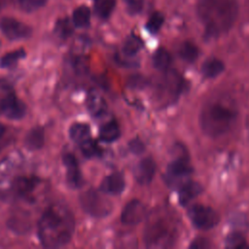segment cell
Segmentation results:
<instances>
[{"instance_id":"cell-7","label":"cell","mask_w":249,"mask_h":249,"mask_svg":"<svg viewBox=\"0 0 249 249\" xmlns=\"http://www.w3.org/2000/svg\"><path fill=\"white\" fill-rule=\"evenodd\" d=\"M0 110L9 119L18 120L24 116L25 105L13 93L8 94L0 103Z\"/></svg>"},{"instance_id":"cell-13","label":"cell","mask_w":249,"mask_h":249,"mask_svg":"<svg viewBox=\"0 0 249 249\" xmlns=\"http://www.w3.org/2000/svg\"><path fill=\"white\" fill-rule=\"evenodd\" d=\"M167 171L171 178H185L191 174L192 168L187 159L178 158L169 164Z\"/></svg>"},{"instance_id":"cell-4","label":"cell","mask_w":249,"mask_h":249,"mask_svg":"<svg viewBox=\"0 0 249 249\" xmlns=\"http://www.w3.org/2000/svg\"><path fill=\"white\" fill-rule=\"evenodd\" d=\"M80 201L83 209L94 217H104L108 215L112 209L110 200L94 190H89L82 194Z\"/></svg>"},{"instance_id":"cell-33","label":"cell","mask_w":249,"mask_h":249,"mask_svg":"<svg viewBox=\"0 0 249 249\" xmlns=\"http://www.w3.org/2000/svg\"><path fill=\"white\" fill-rule=\"evenodd\" d=\"M57 31L60 34V36L66 37L72 32V29H71V26L69 25V23L67 21H63V22L60 23V25L57 26Z\"/></svg>"},{"instance_id":"cell-28","label":"cell","mask_w":249,"mask_h":249,"mask_svg":"<svg viewBox=\"0 0 249 249\" xmlns=\"http://www.w3.org/2000/svg\"><path fill=\"white\" fill-rule=\"evenodd\" d=\"M140 48V42L135 37H130L126 40L124 46V52L127 55H132L138 52Z\"/></svg>"},{"instance_id":"cell-20","label":"cell","mask_w":249,"mask_h":249,"mask_svg":"<svg viewBox=\"0 0 249 249\" xmlns=\"http://www.w3.org/2000/svg\"><path fill=\"white\" fill-rule=\"evenodd\" d=\"M38 179L34 177H18L14 182V189L18 194H27L37 185Z\"/></svg>"},{"instance_id":"cell-5","label":"cell","mask_w":249,"mask_h":249,"mask_svg":"<svg viewBox=\"0 0 249 249\" xmlns=\"http://www.w3.org/2000/svg\"><path fill=\"white\" fill-rule=\"evenodd\" d=\"M188 215L196 228L203 230L213 228L219 221V216L214 209L201 204L192 206L188 211Z\"/></svg>"},{"instance_id":"cell-19","label":"cell","mask_w":249,"mask_h":249,"mask_svg":"<svg viewBox=\"0 0 249 249\" xmlns=\"http://www.w3.org/2000/svg\"><path fill=\"white\" fill-rule=\"evenodd\" d=\"M90 128L89 124L83 123H76L71 125L69 128V136L70 138L78 143H82L86 139L89 137Z\"/></svg>"},{"instance_id":"cell-32","label":"cell","mask_w":249,"mask_h":249,"mask_svg":"<svg viewBox=\"0 0 249 249\" xmlns=\"http://www.w3.org/2000/svg\"><path fill=\"white\" fill-rule=\"evenodd\" d=\"M129 150L133 154H141L144 151V144L139 139H133L129 142Z\"/></svg>"},{"instance_id":"cell-30","label":"cell","mask_w":249,"mask_h":249,"mask_svg":"<svg viewBox=\"0 0 249 249\" xmlns=\"http://www.w3.org/2000/svg\"><path fill=\"white\" fill-rule=\"evenodd\" d=\"M228 245L231 247H235V248H240V247L246 246L243 236L239 233H233L231 236H229Z\"/></svg>"},{"instance_id":"cell-21","label":"cell","mask_w":249,"mask_h":249,"mask_svg":"<svg viewBox=\"0 0 249 249\" xmlns=\"http://www.w3.org/2000/svg\"><path fill=\"white\" fill-rule=\"evenodd\" d=\"M171 63L170 53L163 48L159 49L153 56V64L159 70H165Z\"/></svg>"},{"instance_id":"cell-29","label":"cell","mask_w":249,"mask_h":249,"mask_svg":"<svg viewBox=\"0 0 249 249\" xmlns=\"http://www.w3.org/2000/svg\"><path fill=\"white\" fill-rule=\"evenodd\" d=\"M47 0H19L20 6L26 11H33L42 7Z\"/></svg>"},{"instance_id":"cell-9","label":"cell","mask_w":249,"mask_h":249,"mask_svg":"<svg viewBox=\"0 0 249 249\" xmlns=\"http://www.w3.org/2000/svg\"><path fill=\"white\" fill-rule=\"evenodd\" d=\"M63 162L66 166V177L67 182L71 187H79L82 183L81 173L78 167V162L72 154H65L62 158Z\"/></svg>"},{"instance_id":"cell-8","label":"cell","mask_w":249,"mask_h":249,"mask_svg":"<svg viewBox=\"0 0 249 249\" xmlns=\"http://www.w3.org/2000/svg\"><path fill=\"white\" fill-rule=\"evenodd\" d=\"M145 213L146 209L141 201L131 200L124 206L121 215V219L124 224L135 225L144 218Z\"/></svg>"},{"instance_id":"cell-34","label":"cell","mask_w":249,"mask_h":249,"mask_svg":"<svg viewBox=\"0 0 249 249\" xmlns=\"http://www.w3.org/2000/svg\"><path fill=\"white\" fill-rule=\"evenodd\" d=\"M191 248H196V249H199V248H206L209 247V243L208 240L205 238H197L196 239L190 246Z\"/></svg>"},{"instance_id":"cell-12","label":"cell","mask_w":249,"mask_h":249,"mask_svg":"<svg viewBox=\"0 0 249 249\" xmlns=\"http://www.w3.org/2000/svg\"><path fill=\"white\" fill-rule=\"evenodd\" d=\"M163 91L167 92L168 95L174 97L175 94L180 92L182 87V79L175 71H168L162 80Z\"/></svg>"},{"instance_id":"cell-31","label":"cell","mask_w":249,"mask_h":249,"mask_svg":"<svg viewBox=\"0 0 249 249\" xmlns=\"http://www.w3.org/2000/svg\"><path fill=\"white\" fill-rule=\"evenodd\" d=\"M127 9L130 13H139L143 7V0H126Z\"/></svg>"},{"instance_id":"cell-6","label":"cell","mask_w":249,"mask_h":249,"mask_svg":"<svg viewBox=\"0 0 249 249\" xmlns=\"http://www.w3.org/2000/svg\"><path fill=\"white\" fill-rule=\"evenodd\" d=\"M0 28L2 32L12 40L27 38L31 34V28L12 18H3L0 20Z\"/></svg>"},{"instance_id":"cell-17","label":"cell","mask_w":249,"mask_h":249,"mask_svg":"<svg viewBox=\"0 0 249 249\" xmlns=\"http://www.w3.org/2000/svg\"><path fill=\"white\" fill-rule=\"evenodd\" d=\"M121 131L118 124L115 121H111L103 124L99 130L100 139L105 142H113L120 137Z\"/></svg>"},{"instance_id":"cell-25","label":"cell","mask_w":249,"mask_h":249,"mask_svg":"<svg viewBox=\"0 0 249 249\" xmlns=\"http://www.w3.org/2000/svg\"><path fill=\"white\" fill-rule=\"evenodd\" d=\"M114 7L115 0H96L95 11L100 18H106L110 16Z\"/></svg>"},{"instance_id":"cell-15","label":"cell","mask_w":249,"mask_h":249,"mask_svg":"<svg viewBox=\"0 0 249 249\" xmlns=\"http://www.w3.org/2000/svg\"><path fill=\"white\" fill-rule=\"evenodd\" d=\"M201 192L199 184L195 182H188L184 184L179 193V199L182 204H187L189 201L194 199Z\"/></svg>"},{"instance_id":"cell-14","label":"cell","mask_w":249,"mask_h":249,"mask_svg":"<svg viewBox=\"0 0 249 249\" xmlns=\"http://www.w3.org/2000/svg\"><path fill=\"white\" fill-rule=\"evenodd\" d=\"M45 142V133L44 129L40 126L32 128L25 137V145L28 149L38 150L40 149Z\"/></svg>"},{"instance_id":"cell-2","label":"cell","mask_w":249,"mask_h":249,"mask_svg":"<svg viewBox=\"0 0 249 249\" xmlns=\"http://www.w3.org/2000/svg\"><path fill=\"white\" fill-rule=\"evenodd\" d=\"M198 15L207 31L218 34L231 27L237 17L235 0H202L198 5Z\"/></svg>"},{"instance_id":"cell-27","label":"cell","mask_w":249,"mask_h":249,"mask_svg":"<svg viewBox=\"0 0 249 249\" xmlns=\"http://www.w3.org/2000/svg\"><path fill=\"white\" fill-rule=\"evenodd\" d=\"M162 22H163L162 15L160 13H155L150 17L147 22V28L151 32H157L161 27Z\"/></svg>"},{"instance_id":"cell-3","label":"cell","mask_w":249,"mask_h":249,"mask_svg":"<svg viewBox=\"0 0 249 249\" xmlns=\"http://www.w3.org/2000/svg\"><path fill=\"white\" fill-rule=\"evenodd\" d=\"M235 119L236 114L231 108L222 103H210L202 109L199 124L205 134L217 137L230 130Z\"/></svg>"},{"instance_id":"cell-18","label":"cell","mask_w":249,"mask_h":249,"mask_svg":"<svg viewBox=\"0 0 249 249\" xmlns=\"http://www.w3.org/2000/svg\"><path fill=\"white\" fill-rule=\"evenodd\" d=\"M87 104L89 111L95 117L102 115L106 110V103L104 99L96 92H90L89 94Z\"/></svg>"},{"instance_id":"cell-26","label":"cell","mask_w":249,"mask_h":249,"mask_svg":"<svg viewBox=\"0 0 249 249\" xmlns=\"http://www.w3.org/2000/svg\"><path fill=\"white\" fill-rule=\"evenodd\" d=\"M80 144H81V151L85 157L90 158V157L98 155L100 152V149H99L97 143L89 138L86 139L85 141H83Z\"/></svg>"},{"instance_id":"cell-1","label":"cell","mask_w":249,"mask_h":249,"mask_svg":"<svg viewBox=\"0 0 249 249\" xmlns=\"http://www.w3.org/2000/svg\"><path fill=\"white\" fill-rule=\"evenodd\" d=\"M74 230L72 214L60 206L45 211L39 222V236L47 247H60L68 243Z\"/></svg>"},{"instance_id":"cell-24","label":"cell","mask_w":249,"mask_h":249,"mask_svg":"<svg viewBox=\"0 0 249 249\" xmlns=\"http://www.w3.org/2000/svg\"><path fill=\"white\" fill-rule=\"evenodd\" d=\"M24 55H25V53L23 50H18V51L8 53L0 58V67H2V68L12 67L20 58L24 57Z\"/></svg>"},{"instance_id":"cell-11","label":"cell","mask_w":249,"mask_h":249,"mask_svg":"<svg viewBox=\"0 0 249 249\" xmlns=\"http://www.w3.org/2000/svg\"><path fill=\"white\" fill-rule=\"evenodd\" d=\"M124 178L121 173H113L107 176L101 183L100 189L107 194L119 195L124 189Z\"/></svg>"},{"instance_id":"cell-22","label":"cell","mask_w":249,"mask_h":249,"mask_svg":"<svg viewBox=\"0 0 249 249\" xmlns=\"http://www.w3.org/2000/svg\"><path fill=\"white\" fill-rule=\"evenodd\" d=\"M89 19L90 11L87 6H80L73 13V22L78 27H85L89 25Z\"/></svg>"},{"instance_id":"cell-23","label":"cell","mask_w":249,"mask_h":249,"mask_svg":"<svg viewBox=\"0 0 249 249\" xmlns=\"http://www.w3.org/2000/svg\"><path fill=\"white\" fill-rule=\"evenodd\" d=\"M180 56L189 62H193L194 60L196 59L198 55V49L197 47L192 43V42H185L181 45L180 50H179Z\"/></svg>"},{"instance_id":"cell-10","label":"cell","mask_w":249,"mask_h":249,"mask_svg":"<svg viewBox=\"0 0 249 249\" xmlns=\"http://www.w3.org/2000/svg\"><path fill=\"white\" fill-rule=\"evenodd\" d=\"M156 171L155 161L151 158L142 160L136 167L135 178L138 183L145 185L152 181Z\"/></svg>"},{"instance_id":"cell-35","label":"cell","mask_w":249,"mask_h":249,"mask_svg":"<svg viewBox=\"0 0 249 249\" xmlns=\"http://www.w3.org/2000/svg\"><path fill=\"white\" fill-rule=\"evenodd\" d=\"M4 132H5V127H4V125L2 124H0V138L3 136Z\"/></svg>"},{"instance_id":"cell-16","label":"cell","mask_w":249,"mask_h":249,"mask_svg":"<svg viewBox=\"0 0 249 249\" xmlns=\"http://www.w3.org/2000/svg\"><path fill=\"white\" fill-rule=\"evenodd\" d=\"M223 70L224 63L218 58L207 59L201 66V73L205 78H214L222 73Z\"/></svg>"}]
</instances>
